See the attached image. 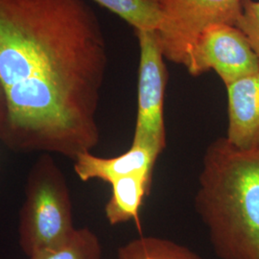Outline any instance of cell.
<instances>
[{"instance_id": "cell-1", "label": "cell", "mask_w": 259, "mask_h": 259, "mask_svg": "<svg viewBox=\"0 0 259 259\" xmlns=\"http://www.w3.org/2000/svg\"><path fill=\"white\" fill-rule=\"evenodd\" d=\"M107 66L102 26L85 0H0V142L72 160L93 152Z\"/></svg>"}, {"instance_id": "cell-2", "label": "cell", "mask_w": 259, "mask_h": 259, "mask_svg": "<svg viewBox=\"0 0 259 259\" xmlns=\"http://www.w3.org/2000/svg\"><path fill=\"white\" fill-rule=\"evenodd\" d=\"M195 208L220 259H259V148L226 138L206 147Z\"/></svg>"}, {"instance_id": "cell-3", "label": "cell", "mask_w": 259, "mask_h": 259, "mask_svg": "<svg viewBox=\"0 0 259 259\" xmlns=\"http://www.w3.org/2000/svg\"><path fill=\"white\" fill-rule=\"evenodd\" d=\"M76 229L65 174L52 155L42 154L28 174L19 213V247L30 257L65 241Z\"/></svg>"}, {"instance_id": "cell-4", "label": "cell", "mask_w": 259, "mask_h": 259, "mask_svg": "<svg viewBox=\"0 0 259 259\" xmlns=\"http://www.w3.org/2000/svg\"><path fill=\"white\" fill-rule=\"evenodd\" d=\"M159 13L156 30L164 59L186 65L188 55L204 29L218 23L236 26L243 0H152Z\"/></svg>"}, {"instance_id": "cell-5", "label": "cell", "mask_w": 259, "mask_h": 259, "mask_svg": "<svg viewBox=\"0 0 259 259\" xmlns=\"http://www.w3.org/2000/svg\"><path fill=\"white\" fill-rule=\"evenodd\" d=\"M139 42L138 113L133 145L153 147L161 153L166 147L164 95L166 65L155 30L136 31Z\"/></svg>"}, {"instance_id": "cell-6", "label": "cell", "mask_w": 259, "mask_h": 259, "mask_svg": "<svg viewBox=\"0 0 259 259\" xmlns=\"http://www.w3.org/2000/svg\"><path fill=\"white\" fill-rule=\"evenodd\" d=\"M185 67L194 77L214 70L228 87L259 72V60L239 28L218 23L204 29L199 36Z\"/></svg>"}, {"instance_id": "cell-7", "label": "cell", "mask_w": 259, "mask_h": 259, "mask_svg": "<svg viewBox=\"0 0 259 259\" xmlns=\"http://www.w3.org/2000/svg\"><path fill=\"white\" fill-rule=\"evenodd\" d=\"M226 88L229 123L225 138L236 148H259V72Z\"/></svg>"}, {"instance_id": "cell-8", "label": "cell", "mask_w": 259, "mask_h": 259, "mask_svg": "<svg viewBox=\"0 0 259 259\" xmlns=\"http://www.w3.org/2000/svg\"><path fill=\"white\" fill-rule=\"evenodd\" d=\"M160 154L157 149L133 144L129 150L116 157H97L93 152H88L73 159V170L84 183L98 180L111 185L119 178L136 173L154 174Z\"/></svg>"}, {"instance_id": "cell-9", "label": "cell", "mask_w": 259, "mask_h": 259, "mask_svg": "<svg viewBox=\"0 0 259 259\" xmlns=\"http://www.w3.org/2000/svg\"><path fill=\"white\" fill-rule=\"evenodd\" d=\"M153 174L136 173L111 184V195L105 205V216L111 226L133 221L141 232L140 208L150 193Z\"/></svg>"}, {"instance_id": "cell-10", "label": "cell", "mask_w": 259, "mask_h": 259, "mask_svg": "<svg viewBox=\"0 0 259 259\" xmlns=\"http://www.w3.org/2000/svg\"><path fill=\"white\" fill-rule=\"evenodd\" d=\"M117 259H204L175 241L157 236H139L119 247Z\"/></svg>"}, {"instance_id": "cell-11", "label": "cell", "mask_w": 259, "mask_h": 259, "mask_svg": "<svg viewBox=\"0 0 259 259\" xmlns=\"http://www.w3.org/2000/svg\"><path fill=\"white\" fill-rule=\"evenodd\" d=\"M29 259H103L102 245L91 229L80 228L65 241L38 251Z\"/></svg>"}, {"instance_id": "cell-12", "label": "cell", "mask_w": 259, "mask_h": 259, "mask_svg": "<svg viewBox=\"0 0 259 259\" xmlns=\"http://www.w3.org/2000/svg\"><path fill=\"white\" fill-rule=\"evenodd\" d=\"M125 20L135 31L157 30L159 13L152 0H93Z\"/></svg>"}, {"instance_id": "cell-13", "label": "cell", "mask_w": 259, "mask_h": 259, "mask_svg": "<svg viewBox=\"0 0 259 259\" xmlns=\"http://www.w3.org/2000/svg\"><path fill=\"white\" fill-rule=\"evenodd\" d=\"M236 27L245 34L259 60V0H243L242 15Z\"/></svg>"}, {"instance_id": "cell-14", "label": "cell", "mask_w": 259, "mask_h": 259, "mask_svg": "<svg viewBox=\"0 0 259 259\" xmlns=\"http://www.w3.org/2000/svg\"><path fill=\"white\" fill-rule=\"evenodd\" d=\"M6 111H7V107H6L5 94H4L3 89L0 84V126L3 124V122L5 120Z\"/></svg>"}]
</instances>
